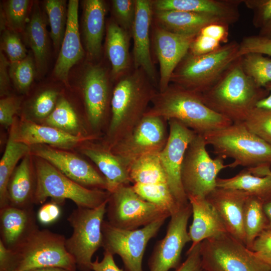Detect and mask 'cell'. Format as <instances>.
Segmentation results:
<instances>
[{
    "instance_id": "cell-14",
    "label": "cell",
    "mask_w": 271,
    "mask_h": 271,
    "mask_svg": "<svg viewBox=\"0 0 271 271\" xmlns=\"http://www.w3.org/2000/svg\"><path fill=\"white\" fill-rule=\"evenodd\" d=\"M191 215L189 202L171 215L165 235L157 242L148 259L149 271H169L181 265L183 249L191 241L187 227Z\"/></svg>"
},
{
    "instance_id": "cell-55",
    "label": "cell",
    "mask_w": 271,
    "mask_h": 271,
    "mask_svg": "<svg viewBox=\"0 0 271 271\" xmlns=\"http://www.w3.org/2000/svg\"><path fill=\"white\" fill-rule=\"evenodd\" d=\"M10 63L7 61L4 55L1 51L0 57V90L1 95L5 93L8 89L9 83V72L8 67Z\"/></svg>"
},
{
    "instance_id": "cell-30",
    "label": "cell",
    "mask_w": 271,
    "mask_h": 271,
    "mask_svg": "<svg viewBox=\"0 0 271 271\" xmlns=\"http://www.w3.org/2000/svg\"><path fill=\"white\" fill-rule=\"evenodd\" d=\"M32 167L29 153L23 158L9 180L8 185L9 205L20 208L33 207L36 176Z\"/></svg>"
},
{
    "instance_id": "cell-15",
    "label": "cell",
    "mask_w": 271,
    "mask_h": 271,
    "mask_svg": "<svg viewBox=\"0 0 271 271\" xmlns=\"http://www.w3.org/2000/svg\"><path fill=\"white\" fill-rule=\"evenodd\" d=\"M169 137L160 153L168 185L180 206L189 203L181 181V169L186 150L196 133L176 119L168 120Z\"/></svg>"
},
{
    "instance_id": "cell-19",
    "label": "cell",
    "mask_w": 271,
    "mask_h": 271,
    "mask_svg": "<svg viewBox=\"0 0 271 271\" xmlns=\"http://www.w3.org/2000/svg\"><path fill=\"white\" fill-rule=\"evenodd\" d=\"M248 196L241 190L216 187L205 198L219 215L228 233L244 245L243 213Z\"/></svg>"
},
{
    "instance_id": "cell-1",
    "label": "cell",
    "mask_w": 271,
    "mask_h": 271,
    "mask_svg": "<svg viewBox=\"0 0 271 271\" xmlns=\"http://www.w3.org/2000/svg\"><path fill=\"white\" fill-rule=\"evenodd\" d=\"M269 93L244 72L240 57L201 94L205 104L210 109L232 123H241L246 120L256 103Z\"/></svg>"
},
{
    "instance_id": "cell-46",
    "label": "cell",
    "mask_w": 271,
    "mask_h": 271,
    "mask_svg": "<svg viewBox=\"0 0 271 271\" xmlns=\"http://www.w3.org/2000/svg\"><path fill=\"white\" fill-rule=\"evenodd\" d=\"M243 3L253 12L256 28L261 29L271 22V0H243Z\"/></svg>"
},
{
    "instance_id": "cell-26",
    "label": "cell",
    "mask_w": 271,
    "mask_h": 271,
    "mask_svg": "<svg viewBox=\"0 0 271 271\" xmlns=\"http://www.w3.org/2000/svg\"><path fill=\"white\" fill-rule=\"evenodd\" d=\"M192 222L189 234L193 248L203 240L228 232L225 226L215 209L206 198L190 197Z\"/></svg>"
},
{
    "instance_id": "cell-18",
    "label": "cell",
    "mask_w": 271,
    "mask_h": 271,
    "mask_svg": "<svg viewBox=\"0 0 271 271\" xmlns=\"http://www.w3.org/2000/svg\"><path fill=\"white\" fill-rule=\"evenodd\" d=\"M153 14L151 1L136 0V13L131 35L133 41L134 68L143 70L156 86L158 78L151 53L150 37Z\"/></svg>"
},
{
    "instance_id": "cell-36",
    "label": "cell",
    "mask_w": 271,
    "mask_h": 271,
    "mask_svg": "<svg viewBox=\"0 0 271 271\" xmlns=\"http://www.w3.org/2000/svg\"><path fill=\"white\" fill-rule=\"evenodd\" d=\"M132 187L143 199L167 210L171 215L181 207L176 200L168 184H134Z\"/></svg>"
},
{
    "instance_id": "cell-29",
    "label": "cell",
    "mask_w": 271,
    "mask_h": 271,
    "mask_svg": "<svg viewBox=\"0 0 271 271\" xmlns=\"http://www.w3.org/2000/svg\"><path fill=\"white\" fill-rule=\"evenodd\" d=\"M131 35L114 20L107 26L106 52L111 65L112 78L119 80L130 70L129 40Z\"/></svg>"
},
{
    "instance_id": "cell-43",
    "label": "cell",
    "mask_w": 271,
    "mask_h": 271,
    "mask_svg": "<svg viewBox=\"0 0 271 271\" xmlns=\"http://www.w3.org/2000/svg\"><path fill=\"white\" fill-rule=\"evenodd\" d=\"M30 1L10 0L5 8L6 18L10 27L14 30L21 31L25 28Z\"/></svg>"
},
{
    "instance_id": "cell-54",
    "label": "cell",
    "mask_w": 271,
    "mask_h": 271,
    "mask_svg": "<svg viewBox=\"0 0 271 271\" xmlns=\"http://www.w3.org/2000/svg\"><path fill=\"white\" fill-rule=\"evenodd\" d=\"M113 256L109 252L104 251L103 256L101 260L97 257L92 262V271H125L119 267L114 261Z\"/></svg>"
},
{
    "instance_id": "cell-41",
    "label": "cell",
    "mask_w": 271,
    "mask_h": 271,
    "mask_svg": "<svg viewBox=\"0 0 271 271\" xmlns=\"http://www.w3.org/2000/svg\"><path fill=\"white\" fill-rule=\"evenodd\" d=\"M10 77L21 92L28 90L35 75V65L31 55L24 59L9 65Z\"/></svg>"
},
{
    "instance_id": "cell-8",
    "label": "cell",
    "mask_w": 271,
    "mask_h": 271,
    "mask_svg": "<svg viewBox=\"0 0 271 271\" xmlns=\"http://www.w3.org/2000/svg\"><path fill=\"white\" fill-rule=\"evenodd\" d=\"M107 201L94 208L77 207L67 218L72 233L66 238L65 247L79 271H92V257L102 247L101 227Z\"/></svg>"
},
{
    "instance_id": "cell-53",
    "label": "cell",
    "mask_w": 271,
    "mask_h": 271,
    "mask_svg": "<svg viewBox=\"0 0 271 271\" xmlns=\"http://www.w3.org/2000/svg\"><path fill=\"white\" fill-rule=\"evenodd\" d=\"M199 34L212 38L220 43H228L229 25L223 24H212L204 27Z\"/></svg>"
},
{
    "instance_id": "cell-49",
    "label": "cell",
    "mask_w": 271,
    "mask_h": 271,
    "mask_svg": "<svg viewBox=\"0 0 271 271\" xmlns=\"http://www.w3.org/2000/svg\"><path fill=\"white\" fill-rule=\"evenodd\" d=\"M221 46L217 40L199 33L192 42L188 52L194 55H200L213 52Z\"/></svg>"
},
{
    "instance_id": "cell-10",
    "label": "cell",
    "mask_w": 271,
    "mask_h": 271,
    "mask_svg": "<svg viewBox=\"0 0 271 271\" xmlns=\"http://www.w3.org/2000/svg\"><path fill=\"white\" fill-rule=\"evenodd\" d=\"M207 144L202 135L196 134L190 143L185 154L181 181L188 198L206 196L216 187L218 174L228 167L223 159L211 158L206 150Z\"/></svg>"
},
{
    "instance_id": "cell-44",
    "label": "cell",
    "mask_w": 271,
    "mask_h": 271,
    "mask_svg": "<svg viewBox=\"0 0 271 271\" xmlns=\"http://www.w3.org/2000/svg\"><path fill=\"white\" fill-rule=\"evenodd\" d=\"M1 48L8 57L10 63L20 61L28 55L19 36L13 31H4L2 37Z\"/></svg>"
},
{
    "instance_id": "cell-11",
    "label": "cell",
    "mask_w": 271,
    "mask_h": 271,
    "mask_svg": "<svg viewBox=\"0 0 271 271\" xmlns=\"http://www.w3.org/2000/svg\"><path fill=\"white\" fill-rule=\"evenodd\" d=\"M107 221L115 227L137 229L162 218L170 217L167 210L140 196L132 186L119 187L110 193L107 203Z\"/></svg>"
},
{
    "instance_id": "cell-50",
    "label": "cell",
    "mask_w": 271,
    "mask_h": 271,
    "mask_svg": "<svg viewBox=\"0 0 271 271\" xmlns=\"http://www.w3.org/2000/svg\"><path fill=\"white\" fill-rule=\"evenodd\" d=\"M19 107L17 99L12 97L2 98L0 100V122L5 127L11 126L14 121V116Z\"/></svg>"
},
{
    "instance_id": "cell-6",
    "label": "cell",
    "mask_w": 271,
    "mask_h": 271,
    "mask_svg": "<svg viewBox=\"0 0 271 271\" xmlns=\"http://www.w3.org/2000/svg\"><path fill=\"white\" fill-rule=\"evenodd\" d=\"M36 159L34 204H43L51 198L59 205L69 199L77 207L94 208L108 201L110 193L106 190L85 187L64 175L47 161L39 157Z\"/></svg>"
},
{
    "instance_id": "cell-34",
    "label": "cell",
    "mask_w": 271,
    "mask_h": 271,
    "mask_svg": "<svg viewBox=\"0 0 271 271\" xmlns=\"http://www.w3.org/2000/svg\"><path fill=\"white\" fill-rule=\"evenodd\" d=\"M160 153L146 154L132 163L128 169L131 183L133 184H168Z\"/></svg>"
},
{
    "instance_id": "cell-5",
    "label": "cell",
    "mask_w": 271,
    "mask_h": 271,
    "mask_svg": "<svg viewBox=\"0 0 271 271\" xmlns=\"http://www.w3.org/2000/svg\"><path fill=\"white\" fill-rule=\"evenodd\" d=\"M65 237L39 227L11 250L9 271L41 267H58L76 271L77 266L65 247Z\"/></svg>"
},
{
    "instance_id": "cell-56",
    "label": "cell",
    "mask_w": 271,
    "mask_h": 271,
    "mask_svg": "<svg viewBox=\"0 0 271 271\" xmlns=\"http://www.w3.org/2000/svg\"><path fill=\"white\" fill-rule=\"evenodd\" d=\"M12 262L11 250L0 240V271H9Z\"/></svg>"
},
{
    "instance_id": "cell-59",
    "label": "cell",
    "mask_w": 271,
    "mask_h": 271,
    "mask_svg": "<svg viewBox=\"0 0 271 271\" xmlns=\"http://www.w3.org/2000/svg\"><path fill=\"white\" fill-rule=\"evenodd\" d=\"M258 35L265 37H271V22L260 29Z\"/></svg>"
},
{
    "instance_id": "cell-35",
    "label": "cell",
    "mask_w": 271,
    "mask_h": 271,
    "mask_svg": "<svg viewBox=\"0 0 271 271\" xmlns=\"http://www.w3.org/2000/svg\"><path fill=\"white\" fill-rule=\"evenodd\" d=\"M263 201L249 195L245 201L243 213V225L245 245L251 250L255 239L268 229V222L263 209Z\"/></svg>"
},
{
    "instance_id": "cell-22",
    "label": "cell",
    "mask_w": 271,
    "mask_h": 271,
    "mask_svg": "<svg viewBox=\"0 0 271 271\" xmlns=\"http://www.w3.org/2000/svg\"><path fill=\"white\" fill-rule=\"evenodd\" d=\"M153 10H175L211 15L230 25L240 17L239 6L243 0H154Z\"/></svg>"
},
{
    "instance_id": "cell-24",
    "label": "cell",
    "mask_w": 271,
    "mask_h": 271,
    "mask_svg": "<svg viewBox=\"0 0 271 271\" xmlns=\"http://www.w3.org/2000/svg\"><path fill=\"white\" fill-rule=\"evenodd\" d=\"M38 227L33 207L8 205L0 209V240L10 249L15 248Z\"/></svg>"
},
{
    "instance_id": "cell-33",
    "label": "cell",
    "mask_w": 271,
    "mask_h": 271,
    "mask_svg": "<svg viewBox=\"0 0 271 271\" xmlns=\"http://www.w3.org/2000/svg\"><path fill=\"white\" fill-rule=\"evenodd\" d=\"M0 162V209L9 205L8 185L18 161L30 153V146L15 140L11 132Z\"/></svg>"
},
{
    "instance_id": "cell-37",
    "label": "cell",
    "mask_w": 271,
    "mask_h": 271,
    "mask_svg": "<svg viewBox=\"0 0 271 271\" xmlns=\"http://www.w3.org/2000/svg\"><path fill=\"white\" fill-rule=\"evenodd\" d=\"M45 7L50 23V36L54 47L61 46L65 35L68 16V6L63 0H47Z\"/></svg>"
},
{
    "instance_id": "cell-20",
    "label": "cell",
    "mask_w": 271,
    "mask_h": 271,
    "mask_svg": "<svg viewBox=\"0 0 271 271\" xmlns=\"http://www.w3.org/2000/svg\"><path fill=\"white\" fill-rule=\"evenodd\" d=\"M83 91L87 115L93 129L99 128L104 120L109 100L106 72L99 65H91L85 73Z\"/></svg>"
},
{
    "instance_id": "cell-16",
    "label": "cell",
    "mask_w": 271,
    "mask_h": 271,
    "mask_svg": "<svg viewBox=\"0 0 271 271\" xmlns=\"http://www.w3.org/2000/svg\"><path fill=\"white\" fill-rule=\"evenodd\" d=\"M30 148L36 157L47 161L79 184L89 189L106 190V183L103 176L81 158L46 145H35Z\"/></svg>"
},
{
    "instance_id": "cell-57",
    "label": "cell",
    "mask_w": 271,
    "mask_h": 271,
    "mask_svg": "<svg viewBox=\"0 0 271 271\" xmlns=\"http://www.w3.org/2000/svg\"><path fill=\"white\" fill-rule=\"evenodd\" d=\"M264 88L269 91V93L267 96L259 101L255 107L271 109V82L267 83Z\"/></svg>"
},
{
    "instance_id": "cell-58",
    "label": "cell",
    "mask_w": 271,
    "mask_h": 271,
    "mask_svg": "<svg viewBox=\"0 0 271 271\" xmlns=\"http://www.w3.org/2000/svg\"><path fill=\"white\" fill-rule=\"evenodd\" d=\"M263 209L268 220V229H271V197L263 202Z\"/></svg>"
},
{
    "instance_id": "cell-27",
    "label": "cell",
    "mask_w": 271,
    "mask_h": 271,
    "mask_svg": "<svg viewBox=\"0 0 271 271\" xmlns=\"http://www.w3.org/2000/svg\"><path fill=\"white\" fill-rule=\"evenodd\" d=\"M82 152L98 167L105 179L106 191L110 193L131 183L128 168L110 150L91 146L84 148Z\"/></svg>"
},
{
    "instance_id": "cell-3",
    "label": "cell",
    "mask_w": 271,
    "mask_h": 271,
    "mask_svg": "<svg viewBox=\"0 0 271 271\" xmlns=\"http://www.w3.org/2000/svg\"><path fill=\"white\" fill-rule=\"evenodd\" d=\"M152 106L145 115L176 119L198 134L227 127L233 123L204 103L201 93L170 84L163 91H157Z\"/></svg>"
},
{
    "instance_id": "cell-47",
    "label": "cell",
    "mask_w": 271,
    "mask_h": 271,
    "mask_svg": "<svg viewBox=\"0 0 271 271\" xmlns=\"http://www.w3.org/2000/svg\"><path fill=\"white\" fill-rule=\"evenodd\" d=\"M58 93L52 89L41 92L34 100L32 105V111L35 116L45 118L48 116L55 108Z\"/></svg>"
},
{
    "instance_id": "cell-23",
    "label": "cell",
    "mask_w": 271,
    "mask_h": 271,
    "mask_svg": "<svg viewBox=\"0 0 271 271\" xmlns=\"http://www.w3.org/2000/svg\"><path fill=\"white\" fill-rule=\"evenodd\" d=\"M78 4L77 0L68 2L66 31L54 69V75L64 82L68 79L70 69L84 55L79 30Z\"/></svg>"
},
{
    "instance_id": "cell-28",
    "label": "cell",
    "mask_w": 271,
    "mask_h": 271,
    "mask_svg": "<svg viewBox=\"0 0 271 271\" xmlns=\"http://www.w3.org/2000/svg\"><path fill=\"white\" fill-rule=\"evenodd\" d=\"M269 166L245 168L229 178H217V187L241 190L263 201L271 197Z\"/></svg>"
},
{
    "instance_id": "cell-21",
    "label": "cell",
    "mask_w": 271,
    "mask_h": 271,
    "mask_svg": "<svg viewBox=\"0 0 271 271\" xmlns=\"http://www.w3.org/2000/svg\"><path fill=\"white\" fill-rule=\"evenodd\" d=\"M15 140L30 147L48 145L63 149H70L78 144L94 138L93 136L73 134L49 125L25 120L12 130Z\"/></svg>"
},
{
    "instance_id": "cell-25",
    "label": "cell",
    "mask_w": 271,
    "mask_h": 271,
    "mask_svg": "<svg viewBox=\"0 0 271 271\" xmlns=\"http://www.w3.org/2000/svg\"><path fill=\"white\" fill-rule=\"evenodd\" d=\"M153 23L175 34L194 36L210 24L228 25L223 20L215 16L175 10H153Z\"/></svg>"
},
{
    "instance_id": "cell-4",
    "label": "cell",
    "mask_w": 271,
    "mask_h": 271,
    "mask_svg": "<svg viewBox=\"0 0 271 271\" xmlns=\"http://www.w3.org/2000/svg\"><path fill=\"white\" fill-rule=\"evenodd\" d=\"M203 136L218 157L234 159L228 165L230 168L271 167V145L249 131L243 122L233 123Z\"/></svg>"
},
{
    "instance_id": "cell-61",
    "label": "cell",
    "mask_w": 271,
    "mask_h": 271,
    "mask_svg": "<svg viewBox=\"0 0 271 271\" xmlns=\"http://www.w3.org/2000/svg\"><path fill=\"white\" fill-rule=\"evenodd\" d=\"M268 170L269 172L271 174V169H270V167H269Z\"/></svg>"
},
{
    "instance_id": "cell-7",
    "label": "cell",
    "mask_w": 271,
    "mask_h": 271,
    "mask_svg": "<svg viewBox=\"0 0 271 271\" xmlns=\"http://www.w3.org/2000/svg\"><path fill=\"white\" fill-rule=\"evenodd\" d=\"M239 43L231 41L210 53L194 55L189 52L174 71L170 83L202 93L238 58Z\"/></svg>"
},
{
    "instance_id": "cell-39",
    "label": "cell",
    "mask_w": 271,
    "mask_h": 271,
    "mask_svg": "<svg viewBox=\"0 0 271 271\" xmlns=\"http://www.w3.org/2000/svg\"><path fill=\"white\" fill-rule=\"evenodd\" d=\"M47 125L74 134L79 128L77 115L70 103L64 98L57 101L50 114L45 118Z\"/></svg>"
},
{
    "instance_id": "cell-51",
    "label": "cell",
    "mask_w": 271,
    "mask_h": 271,
    "mask_svg": "<svg viewBox=\"0 0 271 271\" xmlns=\"http://www.w3.org/2000/svg\"><path fill=\"white\" fill-rule=\"evenodd\" d=\"M200 244L189 248L186 259L174 271H206L202 264Z\"/></svg>"
},
{
    "instance_id": "cell-2",
    "label": "cell",
    "mask_w": 271,
    "mask_h": 271,
    "mask_svg": "<svg viewBox=\"0 0 271 271\" xmlns=\"http://www.w3.org/2000/svg\"><path fill=\"white\" fill-rule=\"evenodd\" d=\"M142 69L130 70L118 80L110 101L111 116L105 148L111 150L145 116L157 91Z\"/></svg>"
},
{
    "instance_id": "cell-48",
    "label": "cell",
    "mask_w": 271,
    "mask_h": 271,
    "mask_svg": "<svg viewBox=\"0 0 271 271\" xmlns=\"http://www.w3.org/2000/svg\"><path fill=\"white\" fill-rule=\"evenodd\" d=\"M251 250L271 266V229L265 230L255 239Z\"/></svg>"
},
{
    "instance_id": "cell-40",
    "label": "cell",
    "mask_w": 271,
    "mask_h": 271,
    "mask_svg": "<svg viewBox=\"0 0 271 271\" xmlns=\"http://www.w3.org/2000/svg\"><path fill=\"white\" fill-rule=\"evenodd\" d=\"M243 123L249 131L271 145V109L255 107Z\"/></svg>"
},
{
    "instance_id": "cell-52",
    "label": "cell",
    "mask_w": 271,
    "mask_h": 271,
    "mask_svg": "<svg viewBox=\"0 0 271 271\" xmlns=\"http://www.w3.org/2000/svg\"><path fill=\"white\" fill-rule=\"evenodd\" d=\"M60 214L59 205L52 201L42 205L37 212V218L40 223L48 225L56 221Z\"/></svg>"
},
{
    "instance_id": "cell-42",
    "label": "cell",
    "mask_w": 271,
    "mask_h": 271,
    "mask_svg": "<svg viewBox=\"0 0 271 271\" xmlns=\"http://www.w3.org/2000/svg\"><path fill=\"white\" fill-rule=\"evenodd\" d=\"M111 3L114 21L131 35L136 16V0H113Z\"/></svg>"
},
{
    "instance_id": "cell-60",
    "label": "cell",
    "mask_w": 271,
    "mask_h": 271,
    "mask_svg": "<svg viewBox=\"0 0 271 271\" xmlns=\"http://www.w3.org/2000/svg\"><path fill=\"white\" fill-rule=\"evenodd\" d=\"M26 271H69L65 269L58 267H41L33 268Z\"/></svg>"
},
{
    "instance_id": "cell-32",
    "label": "cell",
    "mask_w": 271,
    "mask_h": 271,
    "mask_svg": "<svg viewBox=\"0 0 271 271\" xmlns=\"http://www.w3.org/2000/svg\"><path fill=\"white\" fill-rule=\"evenodd\" d=\"M25 35L33 52L37 70L42 71L46 65L48 38L45 21L37 5L33 7L31 17L25 28Z\"/></svg>"
},
{
    "instance_id": "cell-13",
    "label": "cell",
    "mask_w": 271,
    "mask_h": 271,
    "mask_svg": "<svg viewBox=\"0 0 271 271\" xmlns=\"http://www.w3.org/2000/svg\"><path fill=\"white\" fill-rule=\"evenodd\" d=\"M169 137L168 121L145 115L133 129L110 150L129 169L133 162L152 153L161 152Z\"/></svg>"
},
{
    "instance_id": "cell-31",
    "label": "cell",
    "mask_w": 271,
    "mask_h": 271,
    "mask_svg": "<svg viewBox=\"0 0 271 271\" xmlns=\"http://www.w3.org/2000/svg\"><path fill=\"white\" fill-rule=\"evenodd\" d=\"M106 7L101 0L84 2L83 28L85 44L89 57H99L104 34Z\"/></svg>"
},
{
    "instance_id": "cell-38",
    "label": "cell",
    "mask_w": 271,
    "mask_h": 271,
    "mask_svg": "<svg viewBox=\"0 0 271 271\" xmlns=\"http://www.w3.org/2000/svg\"><path fill=\"white\" fill-rule=\"evenodd\" d=\"M241 57L244 72L258 87L264 88L271 82V59L255 53Z\"/></svg>"
},
{
    "instance_id": "cell-9",
    "label": "cell",
    "mask_w": 271,
    "mask_h": 271,
    "mask_svg": "<svg viewBox=\"0 0 271 271\" xmlns=\"http://www.w3.org/2000/svg\"><path fill=\"white\" fill-rule=\"evenodd\" d=\"M200 253L206 271H271V266L228 232L202 241Z\"/></svg>"
},
{
    "instance_id": "cell-12",
    "label": "cell",
    "mask_w": 271,
    "mask_h": 271,
    "mask_svg": "<svg viewBox=\"0 0 271 271\" xmlns=\"http://www.w3.org/2000/svg\"><path fill=\"white\" fill-rule=\"evenodd\" d=\"M166 218L133 230L123 229L104 220L101 227L102 248L120 256L125 271H144L143 260L146 247L158 234Z\"/></svg>"
},
{
    "instance_id": "cell-45",
    "label": "cell",
    "mask_w": 271,
    "mask_h": 271,
    "mask_svg": "<svg viewBox=\"0 0 271 271\" xmlns=\"http://www.w3.org/2000/svg\"><path fill=\"white\" fill-rule=\"evenodd\" d=\"M250 53L271 56V37L258 35L244 37L239 43L237 57Z\"/></svg>"
},
{
    "instance_id": "cell-17",
    "label": "cell",
    "mask_w": 271,
    "mask_h": 271,
    "mask_svg": "<svg viewBox=\"0 0 271 271\" xmlns=\"http://www.w3.org/2000/svg\"><path fill=\"white\" fill-rule=\"evenodd\" d=\"M152 24L153 43L160 65L159 91H163L170 85L174 71L188 52L196 36L175 34Z\"/></svg>"
}]
</instances>
